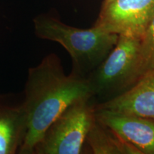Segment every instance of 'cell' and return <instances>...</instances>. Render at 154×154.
<instances>
[{
    "label": "cell",
    "instance_id": "ba28073f",
    "mask_svg": "<svg viewBox=\"0 0 154 154\" xmlns=\"http://www.w3.org/2000/svg\"><path fill=\"white\" fill-rule=\"evenodd\" d=\"M26 129L22 105L11 106L0 101V154L19 153Z\"/></svg>",
    "mask_w": 154,
    "mask_h": 154
},
{
    "label": "cell",
    "instance_id": "3957f363",
    "mask_svg": "<svg viewBox=\"0 0 154 154\" xmlns=\"http://www.w3.org/2000/svg\"><path fill=\"white\" fill-rule=\"evenodd\" d=\"M143 76L140 38L119 35L113 49L86 80L93 99L101 103L128 91Z\"/></svg>",
    "mask_w": 154,
    "mask_h": 154
},
{
    "label": "cell",
    "instance_id": "277c9868",
    "mask_svg": "<svg viewBox=\"0 0 154 154\" xmlns=\"http://www.w3.org/2000/svg\"><path fill=\"white\" fill-rule=\"evenodd\" d=\"M93 98L79 100L51 124L36 146V154H79L95 121Z\"/></svg>",
    "mask_w": 154,
    "mask_h": 154
},
{
    "label": "cell",
    "instance_id": "30bf717a",
    "mask_svg": "<svg viewBox=\"0 0 154 154\" xmlns=\"http://www.w3.org/2000/svg\"><path fill=\"white\" fill-rule=\"evenodd\" d=\"M140 57L143 75L154 70V17L140 38Z\"/></svg>",
    "mask_w": 154,
    "mask_h": 154
},
{
    "label": "cell",
    "instance_id": "52a82bcc",
    "mask_svg": "<svg viewBox=\"0 0 154 154\" xmlns=\"http://www.w3.org/2000/svg\"><path fill=\"white\" fill-rule=\"evenodd\" d=\"M96 106L154 120V70L146 73L124 94Z\"/></svg>",
    "mask_w": 154,
    "mask_h": 154
},
{
    "label": "cell",
    "instance_id": "7a4b0ae2",
    "mask_svg": "<svg viewBox=\"0 0 154 154\" xmlns=\"http://www.w3.org/2000/svg\"><path fill=\"white\" fill-rule=\"evenodd\" d=\"M34 31L38 38L60 44L72 60V74L86 79L99 66L118 41V34L99 26L83 29L69 26L49 15L34 19Z\"/></svg>",
    "mask_w": 154,
    "mask_h": 154
},
{
    "label": "cell",
    "instance_id": "5b68a950",
    "mask_svg": "<svg viewBox=\"0 0 154 154\" xmlns=\"http://www.w3.org/2000/svg\"><path fill=\"white\" fill-rule=\"evenodd\" d=\"M154 17V0H103L95 23L118 35L140 38Z\"/></svg>",
    "mask_w": 154,
    "mask_h": 154
},
{
    "label": "cell",
    "instance_id": "6da1fadb",
    "mask_svg": "<svg viewBox=\"0 0 154 154\" xmlns=\"http://www.w3.org/2000/svg\"><path fill=\"white\" fill-rule=\"evenodd\" d=\"M92 97L87 80L63 72L55 54L29 69L22 106L26 129L19 153L32 154L51 124L69 106Z\"/></svg>",
    "mask_w": 154,
    "mask_h": 154
},
{
    "label": "cell",
    "instance_id": "8992f818",
    "mask_svg": "<svg viewBox=\"0 0 154 154\" xmlns=\"http://www.w3.org/2000/svg\"><path fill=\"white\" fill-rule=\"evenodd\" d=\"M95 118L140 154H154V120L96 106Z\"/></svg>",
    "mask_w": 154,
    "mask_h": 154
},
{
    "label": "cell",
    "instance_id": "9c48e42d",
    "mask_svg": "<svg viewBox=\"0 0 154 154\" xmlns=\"http://www.w3.org/2000/svg\"><path fill=\"white\" fill-rule=\"evenodd\" d=\"M86 140L95 154H140L96 118Z\"/></svg>",
    "mask_w": 154,
    "mask_h": 154
}]
</instances>
